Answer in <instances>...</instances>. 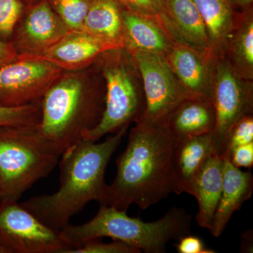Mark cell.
Instances as JSON below:
<instances>
[{
  "label": "cell",
  "mask_w": 253,
  "mask_h": 253,
  "mask_svg": "<svg viewBox=\"0 0 253 253\" xmlns=\"http://www.w3.org/2000/svg\"><path fill=\"white\" fill-rule=\"evenodd\" d=\"M127 128L123 126L102 142L82 139L70 146L61 156L57 191L34 196L21 206L46 226L59 231L88 203L102 204L107 187L106 169Z\"/></svg>",
  "instance_id": "7a4b0ae2"
},
{
  "label": "cell",
  "mask_w": 253,
  "mask_h": 253,
  "mask_svg": "<svg viewBox=\"0 0 253 253\" xmlns=\"http://www.w3.org/2000/svg\"><path fill=\"white\" fill-rule=\"evenodd\" d=\"M122 6L116 0H93L82 31L107 44L111 49H123Z\"/></svg>",
  "instance_id": "ffe728a7"
},
{
  "label": "cell",
  "mask_w": 253,
  "mask_h": 253,
  "mask_svg": "<svg viewBox=\"0 0 253 253\" xmlns=\"http://www.w3.org/2000/svg\"><path fill=\"white\" fill-rule=\"evenodd\" d=\"M131 54L140 73L145 97L144 113L136 123L167 126L176 107L191 98L172 72L166 56L146 52Z\"/></svg>",
  "instance_id": "ba28073f"
},
{
  "label": "cell",
  "mask_w": 253,
  "mask_h": 253,
  "mask_svg": "<svg viewBox=\"0 0 253 253\" xmlns=\"http://www.w3.org/2000/svg\"><path fill=\"white\" fill-rule=\"evenodd\" d=\"M217 152L212 132L175 139L174 167L181 194L211 155Z\"/></svg>",
  "instance_id": "d6986e66"
},
{
  "label": "cell",
  "mask_w": 253,
  "mask_h": 253,
  "mask_svg": "<svg viewBox=\"0 0 253 253\" xmlns=\"http://www.w3.org/2000/svg\"><path fill=\"white\" fill-rule=\"evenodd\" d=\"M161 25L174 44L186 46L211 58L209 40L193 0H162Z\"/></svg>",
  "instance_id": "7c38bea8"
},
{
  "label": "cell",
  "mask_w": 253,
  "mask_h": 253,
  "mask_svg": "<svg viewBox=\"0 0 253 253\" xmlns=\"http://www.w3.org/2000/svg\"><path fill=\"white\" fill-rule=\"evenodd\" d=\"M0 246L7 253H67L59 231L40 221L18 201L0 202Z\"/></svg>",
  "instance_id": "9c48e42d"
},
{
  "label": "cell",
  "mask_w": 253,
  "mask_h": 253,
  "mask_svg": "<svg viewBox=\"0 0 253 253\" xmlns=\"http://www.w3.org/2000/svg\"><path fill=\"white\" fill-rule=\"evenodd\" d=\"M94 71L89 67L63 71L40 102L41 118L37 129L61 154L97 126L102 117L105 85Z\"/></svg>",
  "instance_id": "3957f363"
},
{
  "label": "cell",
  "mask_w": 253,
  "mask_h": 253,
  "mask_svg": "<svg viewBox=\"0 0 253 253\" xmlns=\"http://www.w3.org/2000/svg\"><path fill=\"white\" fill-rule=\"evenodd\" d=\"M166 58L190 98L210 100L212 57H206L187 46L174 44Z\"/></svg>",
  "instance_id": "5bb4252c"
},
{
  "label": "cell",
  "mask_w": 253,
  "mask_h": 253,
  "mask_svg": "<svg viewBox=\"0 0 253 253\" xmlns=\"http://www.w3.org/2000/svg\"><path fill=\"white\" fill-rule=\"evenodd\" d=\"M224 176V157L214 153L203 164L184 193L192 195L199 205L196 221L209 230L220 199Z\"/></svg>",
  "instance_id": "9a60e30c"
},
{
  "label": "cell",
  "mask_w": 253,
  "mask_h": 253,
  "mask_svg": "<svg viewBox=\"0 0 253 253\" xmlns=\"http://www.w3.org/2000/svg\"><path fill=\"white\" fill-rule=\"evenodd\" d=\"M36 0H27V1H26V3H27L28 4H31V3L34 2V1H36Z\"/></svg>",
  "instance_id": "836d02e7"
},
{
  "label": "cell",
  "mask_w": 253,
  "mask_h": 253,
  "mask_svg": "<svg viewBox=\"0 0 253 253\" xmlns=\"http://www.w3.org/2000/svg\"><path fill=\"white\" fill-rule=\"evenodd\" d=\"M210 100L216 114L213 134L217 152L223 156L231 128L244 116L253 114V81L240 77L225 56L212 57Z\"/></svg>",
  "instance_id": "52a82bcc"
},
{
  "label": "cell",
  "mask_w": 253,
  "mask_h": 253,
  "mask_svg": "<svg viewBox=\"0 0 253 253\" xmlns=\"http://www.w3.org/2000/svg\"><path fill=\"white\" fill-rule=\"evenodd\" d=\"M25 0H0V40L10 42L25 10Z\"/></svg>",
  "instance_id": "d4e9b609"
},
{
  "label": "cell",
  "mask_w": 253,
  "mask_h": 253,
  "mask_svg": "<svg viewBox=\"0 0 253 253\" xmlns=\"http://www.w3.org/2000/svg\"><path fill=\"white\" fill-rule=\"evenodd\" d=\"M139 249L121 241L104 243L99 239L91 240L70 250L67 253H140Z\"/></svg>",
  "instance_id": "4316f807"
},
{
  "label": "cell",
  "mask_w": 253,
  "mask_h": 253,
  "mask_svg": "<svg viewBox=\"0 0 253 253\" xmlns=\"http://www.w3.org/2000/svg\"><path fill=\"white\" fill-rule=\"evenodd\" d=\"M253 191L252 173L244 172L241 168L235 167L229 158L224 157L222 190L209 229L214 237H219L222 234L233 214L251 199Z\"/></svg>",
  "instance_id": "2e32d148"
},
{
  "label": "cell",
  "mask_w": 253,
  "mask_h": 253,
  "mask_svg": "<svg viewBox=\"0 0 253 253\" xmlns=\"http://www.w3.org/2000/svg\"><path fill=\"white\" fill-rule=\"evenodd\" d=\"M61 154L37 126H0V194L18 201L38 181L46 178Z\"/></svg>",
  "instance_id": "5b68a950"
},
{
  "label": "cell",
  "mask_w": 253,
  "mask_h": 253,
  "mask_svg": "<svg viewBox=\"0 0 253 253\" xmlns=\"http://www.w3.org/2000/svg\"><path fill=\"white\" fill-rule=\"evenodd\" d=\"M223 56L240 77L253 81V9L237 13Z\"/></svg>",
  "instance_id": "44dd1931"
},
{
  "label": "cell",
  "mask_w": 253,
  "mask_h": 253,
  "mask_svg": "<svg viewBox=\"0 0 253 253\" xmlns=\"http://www.w3.org/2000/svg\"><path fill=\"white\" fill-rule=\"evenodd\" d=\"M1 194H0V202H1Z\"/></svg>",
  "instance_id": "e575fe53"
},
{
  "label": "cell",
  "mask_w": 253,
  "mask_h": 253,
  "mask_svg": "<svg viewBox=\"0 0 253 253\" xmlns=\"http://www.w3.org/2000/svg\"><path fill=\"white\" fill-rule=\"evenodd\" d=\"M228 158L236 168H252L253 166V141L247 144L238 146L233 149Z\"/></svg>",
  "instance_id": "f1b7e54d"
},
{
  "label": "cell",
  "mask_w": 253,
  "mask_h": 253,
  "mask_svg": "<svg viewBox=\"0 0 253 253\" xmlns=\"http://www.w3.org/2000/svg\"><path fill=\"white\" fill-rule=\"evenodd\" d=\"M121 22L124 46L132 54L146 52L166 56L174 43L162 26L151 18L121 9Z\"/></svg>",
  "instance_id": "e0dca14e"
},
{
  "label": "cell",
  "mask_w": 253,
  "mask_h": 253,
  "mask_svg": "<svg viewBox=\"0 0 253 253\" xmlns=\"http://www.w3.org/2000/svg\"><path fill=\"white\" fill-rule=\"evenodd\" d=\"M25 1H26H26H27V0H25Z\"/></svg>",
  "instance_id": "d590c367"
},
{
  "label": "cell",
  "mask_w": 253,
  "mask_h": 253,
  "mask_svg": "<svg viewBox=\"0 0 253 253\" xmlns=\"http://www.w3.org/2000/svg\"><path fill=\"white\" fill-rule=\"evenodd\" d=\"M94 65L105 81L104 111L97 126L84 133L83 139L97 141L139 121L145 97L140 73L126 49L108 50Z\"/></svg>",
  "instance_id": "8992f818"
},
{
  "label": "cell",
  "mask_w": 253,
  "mask_h": 253,
  "mask_svg": "<svg viewBox=\"0 0 253 253\" xmlns=\"http://www.w3.org/2000/svg\"><path fill=\"white\" fill-rule=\"evenodd\" d=\"M176 251L179 253H213L215 251L208 249L202 239L190 234L183 236L177 244H174Z\"/></svg>",
  "instance_id": "f546056e"
},
{
  "label": "cell",
  "mask_w": 253,
  "mask_h": 253,
  "mask_svg": "<svg viewBox=\"0 0 253 253\" xmlns=\"http://www.w3.org/2000/svg\"><path fill=\"white\" fill-rule=\"evenodd\" d=\"M63 72L47 61L17 57L0 68V106L18 107L41 102Z\"/></svg>",
  "instance_id": "30bf717a"
},
{
  "label": "cell",
  "mask_w": 253,
  "mask_h": 253,
  "mask_svg": "<svg viewBox=\"0 0 253 253\" xmlns=\"http://www.w3.org/2000/svg\"><path fill=\"white\" fill-rule=\"evenodd\" d=\"M192 219L193 216L184 210L173 207L158 220L146 222L129 217L126 211L100 204L99 211L90 221L81 225L68 224L59 234L71 249L91 240L108 237L141 253H166L169 241H178L190 234Z\"/></svg>",
  "instance_id": "277c9868"
},
{
  "label": "cell",
  "mask_w": 253,
  "mask_h": 253,
  "mask_svg": "<svg viewBox=\"0 0 253 253\" xmlns=\"http://www.w3.org/2000/svg\"><path fill=\"white\" fill-rule=\"evenodd\" d=\"M111 49L107 44L85 32L71 30L42 54L18 57L47 61L63 71L75 72L91 67L100 55Z\"/></svg>",
  "instance_id": "4fadbf2b"
},
{
  "label": "cell",
  "mask_w": 253,
  "mask_h": 253,
  "mask_svg": "<svg viewBox=\"0 0 253 253\" xmlns=\"http://www.w3.org/2000/svg\"><path fill=\"white\" fill-rule=\"evenodd\" d=\"M253 141V116L249 114L240 119L231 128L222 156L228 158L233 149Z\"/></svg>",
  "instance_id": "484cf974"
},
{
  "label": "cell",
  "mask_w": 253,
  "mask_h": 253,
  "mask_svg": "<svg viewBox=\"0 0 253 253\" xmlns=\"http://www.w3.org/2000/svg\"><path fill=\"white\" fill-rule=\"evenodd\" d=\"M71 30L81 31L93 0H46Z\"/></svg>",
  "instance_id": "603a6c76"
},
{
  "label": "cell",
  "mask_w": 253,
  "mask_h": 253,
  "mask_svg": "<svg viewBox=\"0 0 253 253\" xmlns=\"http://www.w3.org/2000/svg\"><path fill=\"white\" fill-rule=\"evenodd\" d=\"M216 114L211 100L187 99L174 110L168 126L175 139L203 135L214 131Z\"/></svg>",
  "instance_id": "ac0fdd59"
},
{
  "label": "cell",
  "mask_w": 253,
  "mask_h": 253,
  "mask_svg": "<svg viewBox=\"0 0 253 253\" xmlns=\"http://www.w3.org/2000/svg\"><path fill=\"white\" fill-rule=\"evenodd\" d=\"M123 7L134 14L154 20L161 26L162 0H116Z\"/></svg>",
  "instance_id": "83f0119b"
},
{
  "label": "cell",
  "mask_w": 253,
  "mask_h": 253,
  "mask_svg": "<svg viewBox=\"0 0 253 253\" xmlns=\"http://www.w3.org/2000/svg\"><path fill=\"white\" fill-rule=\"evenodd\" d=\"M0 253H7L6 250H5L1 246H0Z\"/></svg>",
  "instance_id": "d6a6232c"
},
{
  "label": "cell",
  "mask_w": 253,
  "mask_h": 253,
  "mask_svg": "<svg viewBox=\"0 0 253 253\" xmlns=\"http://www.w3.org/2000/svg\"><path fill=\"white\" fill-rule=\"evenodd\" d=\"M18 54L10 42L0 40V68L15 61Z\"/></svg>",
  "instance_id": "4dcf8cb0"
},
{
  "label": "cell",
  "mask_w": 253,
  "mask_h": 253,
  "mask_svg": "<svg viewBox=\"0 0 253 253\" xmlns=\"http://www.w3.org/2000/svg\"><path fill=\"white\" fill-rule=\"evenodd\" d=\"M237 12L248 11L253 9V0H226Z\"/></svg>",
  "instance_id": "1f68e13d"
},
{
  "label": "cell",
  "mask_w": 253,
  "mask_h": 253,
  "mask_svg": "<svg viewBox=\"0 0 253 253\" xmlns=\"http://www.w3.org/2000/svg\"><path fill=\"white\" fill-rule=\"evenodd\" d=\"M70 31L46 0H36L25 8L10 42L20 57L38 56Z\"/></svg>",
  "instance_id": "8fae6325"
},
{
  "label": "cell",
  "mask_w": 253,
  "mask_h": 253,
  "mask_svg": "<svg viewBox=\"0 0 253 253\" xmlns=\"http://www.w3.org/2000/svg\"><path fill=\"white\" fill-rule=\"evenodd\" d=\"M175 138L167 126L135 123L126 150L116 161L117 174L101 204L127 211L147 209L174 193L181 194L174 167Z\"/></svg>",
  "instance_id": "6da1fadb"
},
{
  "label": "cell",
  "mask_w": 253,
  "mask_h": 253,
  "mask_svg": "<svg viewBox=\"0 0 253 253\" xmlns=\"http://www.w3.org/2000/svg\"><path fill=\"white\" fill-rule=\"evenodd\" d=\"M207 32L211 56L224 55L228 37L235 22L237 11L226 0H193Z\"/></svg>",
  "instance_id": "7402d4cb"
},
{
  "label": "cell",
  "mask_w": 253,
  "mask_h": 253,
  "mask_svg": "<svg viewBox=\"0 0 253 253\" xmlns=\"http://www.w3.org/2000/svg\"><path fill=\"white\" fill-rule=\"evenodd\" d=\"M41 109L39 103L18 106H0V126H37L41 121Z\"/></svg>",
  "instance_id": "cb8c5ba5"
}]
</instances>
